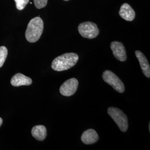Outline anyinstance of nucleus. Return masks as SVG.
Wrapping results in <instances>:
<instances>
[{"instance_id": "16", "label": "nucleus", "mask_w": 150, "mask_h": 150, "mask_svg": "<svg viewBox=\"0 0 150 150\" xmlns=\"http://www.w3.org/2000/svg\"><path fill=\"white\" fill-rule=\"evenodd\" d=\"M2 122H3V120H2V118H1V117H0V127H1V126L2 125Z\"/></svg>"}, {"instance_id": "1", "label": "nucleus", "mask_w": 150, "mask_h": 150, "mask_svg": "<svg viewBox=\"0 0 150 150\" xmlns=\"http://www.w3.org/2000/svg\"><path fill=\"white\" fill-rule=\"evenodd\" d=\"M79 57L75 53H66L58 56L53 60L51 67L56 71H63L74 67L79 61Z\"/></svg>"}, {"instance_id": "10", "label": "nucleus", "mask_w": 150, "mask_h": 150, "mask_svg": "<svg viewBox=\"0 0 150 150\" xmlns=\"http://www.w3.org/2000/svg\"><path fill=\"white\" fill-rule=\"evenodd\" d=\"M119 15L124 20L132 21L134 19L135 12L131 6L128 4H123L119 11Z\"/></svg>"}, {"instance_id": "15", "label": "nucleus", "mask_w": 150, "mask_h": 150, "mask_svg": "<svg viewBox=\"0 0 150 150\" xmlns=\"http://www.w3.org/2000/svg\"><path fill=\"white\" fill-rule=\"evenodd\" d=\"M48 0H33L35 7L38 9H41L46 7Z\"/></svg>"}, {"instance_id": "4", "label": "nucleus", "mask_w": 150, "mask_h": 150, "mask_svg": "<svg viewBox=\"0 0 150 150\" xmlns=\"http://www.w3.org/2000/svg\"><path fill=\"white\" fill-rule=\"evenodd\" d=\"M78 30L83 38L89 39L96 38L100 32L96 24L92 22L81 23L78 27Z\"/></svg>"}, {"instance_id": "14", "label": "nucleus", "mask_w": 150, "mask_h": 150, "mask_svg": "<svg viewBox=\"0 0 150 150\" xmlns=\"http://www.w3.org/2000/svg\"><path fill=\"white\" fill-rule=\"evenodd\" d=\"M16 8L19 10H22L27 5L29 0H15Z\"/></svg>"}, {"instance_id": "2", "label": "nucleus", "mask_w": 150, "mask_h": 150, "mask_svg": "<svg viewBox=\"0 0 150 150\" xmlns=\"http://www.w3.org/2000/svg\"><path fill=\"white\" fill-rule=\"evenodd\" d=\"M43 30V20L36 17L30 21L25 33V36L30 42H36L40 39Z\"/></svg>"}, {"instance_id": "6", "label": "nucleus", "mask_w": 150, "mask_h": 150, "mask_svg": "<svg viewBox=\"0 0 150 150\" xmlns=\"http://www.w3.org/2000/svg\"><path fill=\"white\" fill-rule=\"evenodd\" d=\"M79 86V81L75 79L72 78L65 81L59 88L61 94L64 96H71L77 91Z\"/></svg>"}, {"instance_id": "5", "label": "nucleus", "mask_w": 150, "mask_h": 150, "mask_svg": "<svg viewBox=\"0 0 150 150\" xmlns=\"http://www.w3.org/2000/svg\"><path fill=\"white\" fill-rule=\"evenodd\" d=\"M102 79L116 91L120 93H123L125 91V86L122 81L112 71L110 70L105 71L102 74Z\"/></svg>"}, {"instance_id": "13", "label": "nucleus", "mask_w": 150, "mask_h": 150, "mask_svg": "<svg viewBox=\"0 0 150 150\" xmlns=\"http://www.w3.org/2000/svg\"><path fill=\"white\" fill-rule=\"evenodd\" d=\"M8 54L7 48L5 46L0 47V68L3 66Z\"/></svg>"}, {"instance_id": "9", "label": "nucleus", "mask_w": 150, "mask_h": 150, "mask_svg": "<svg viewBox=\"0 0 150 150\" xmlns=\"http://www.w3.org/2000/svg\"><path fill=\"white\" fill-rule=\"evenodd\" d=\"M135 54L139 61L141 68L145 76L147 78L150 77V66L146 56L139 51H136Z\"/></svg>"}, {"instance_id": "8", "label": "nucleus", "mask_w": 150, "mask_h": 150, "mask_svg": "<svg viewBox=\"0 0 150 150\" xmlns=\"http://www.w3.org/2000/svg\"><path fill=\"white\" fill-rule=\"evenodd\" d=\"M32 80L31 78L20 73L14 75L11 80L12 86L19 87L21 86H29L31 85Z\"/></svg>"}, {"instance_id": "12", "label": "nucleus", "mask_w": 150, "mask_h": 150, "mask_svg": "<svg viewBox=\"0 0 150 150\" xmlns=\"http://www.w3.org/2000/svg\"><path fill=\"white\" fill-rule=\"evenodd\" d=\"M32 136L38 141H43L47 136V129L43 125L34 126L31 130Z\"/></svg>"}, {"instance_id": "3", "label": "nucleus", "mask_w": 150, "mask_h": 150, "mask_svg": "<svg viewBox=\"0 0 150 150\" xmlns=\"http://www.w3.org/2000/svg\"><path fill=\"white\" fill-rule=\"evenodd\" d=\"M107 112L122 132L127 131L129 127L128 118L122 111L118 108L111 107L108 108Z\"/></svg>"}, {"instance_id": "11", "label": "nucleus", "mask_w": 150, "mask_h": 150, "mask_svg": "<svg viewBox=\"0 0 150 150\" xmlns=\"http://www.w3.org/2000/svg\"><path fill=\"white\" fill-rule=\"evenodd\" d=\"M99 137L96 131L93 129H89L85 131L81 136L82 141L86 145H91L96 143L98 140Z\"/></svg>"}, {"instance_id": "17", "label": "nucleus", "mask_w": 150, "mask_h": 150, "mask_svg": "<svg viewBox=\"0 0 150 150\" xmlns=\"http://www.w3.org/2000/svg\"><path fill=\"white\" fill-rule=\"evenodd\" d=\"M64 1H69V0H64Z\"/></svg>"}, {"instance_id": "7", "label": "nucleus", "mask_w": 150, "mask_h": 150, "mask_svg": "<svg viewBox=\"0 0 150 150\" xmlns=\"http://www.w3.org/2000/svg\"><path fill=\"white\" fill-rule=\"evenodd\" d=\"M111 49L116 59L122 62L127 59L126 51L123 43L118 41H113L111 43Z\"/></svg>"}]
</instances>
